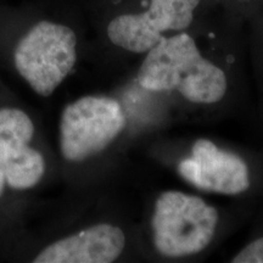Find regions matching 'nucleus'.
Wrapping results in <instances>:
<instances>
[{
	"label": "nucleus",
	"instance_id": "f257e3e1",
	"mask_svg": "<svg viewBox=\"0 0 263 263\" xmlns=\"http://www.w3.org/2000/svg\"><path fill=\"white\" fill-rule=\"evenodd\" d=\"M248 59L246 24L217 8L163 38L110 89L146 139L172 124L210 123L239 111L248 97Z\"/></svg>",
	"mask_w": 263,
	"mask_h": 263
},
{
	"label": "nucleus",
	"instance_id": "f03ea898",
	"mask_svg": "<svg viewBox=\"0 0 263 263\" xmlns=\"http://www.w3.org/2000/svg\"><path fill=\"white\" fill-rule=\"evenodd\" d=\"M115 179L81 189H67L61 201L45 211L43 221L26 227L21 257L32 263L141 262L138 241L140 210L120 193Z\"/></svg>",
	"mask_w": 263,
	"mask_h": 263
},
{
	"label": "nucleus",
	"instance_id": "7ed1b4c3",
	"mask_svg": "<svg viewBox=\"0 0 263 263\" xmlns=\"http://www.w3.org/2000/svg\"><path fill=\"white\" fill-rule=\"evenodd\" d=\"M143 140L137 120L115 91L72 99L58 122L60 180L67 189H81L117 178L128 153Z\"/></svg>",
	"mask_w": 263,
	"mask_h": 263
},
{
	"label": "nucleus",
	"instance_id": "20e7f679",
	"mask_svg": "<svg viewBox=\"0 0 263 263\" xmlns=\"http://www.w3.org/2000/svg\"><path fill=\"white\" fill-rule=\"evenodd\" d=\"M257 210L213 201L195 190L161 189L140 207L138 241L141 262L190 263L209 257Z\"/></svg>",
	"mask_w": 263,
	"mask_h": 263
},
{
	"label": "nucleus",
	"instance_id": "39448f33",
	"mask_svg": "<svg viewBox=\"0 0 263 263\" xmlns=\"http://www.w3.org/2000/svg\"><path fill=\"white\" fill-rule=\"evenodd\" d=\"M145 155L205 195L257 210L263 205V153L209 136L154 134L141 141Z\"/></svg>",
	"mask_w": 263,
	"mask_h": 263
},
{
	"label": "nucleus",
	"instance_id": "423d86ee",
	"mask_svg": "<svg viewBox=\"0 0 263 263\" xmlns=\"http://www.w3.org/2000/svg\"><path fill=\"white\" fill-rule=\"evenodd\" d=\"M55 180H60L57 151L42 124L27 107L2 94L0 229L6 238L17 233L37 205L35 195Z\"/></svg>",
	"mask_w": 263,
	"mask_h": 263
},
{
	"label": "nucleus",
	"instance_id": "0eeeda50",
	"mask_svg": "<svg viewBox=\"0 0 263 263\" xmlns=\"http://www.w3.org/2000/svg\"><path fill=\"white\" fill-rule=\"evenodd\" d=\"M217 8L212 0H94L93 54L106 70L122 73L163 38Z\"/></svg>",
	"mask_w": 263,
	"mask_h": 263
},
{
	"label": "nucleus",
	"instance_id": "6e6552de",
	"mask_svg": "<svg viewBox=\"0 0 263 263\" xmlns=\"http://www.w3.org/2000/svg\"><path fill=\"white\" fill-rule=\"evenodd\" d=\"M84 54L82 31L72 21L39 18L11 51L12 73L39 98H51L77 71Z\"/></svg>",
	"mask_w": 263,
	"mask_h": 263
},
{
	"label": "nucleus",
	"instance_id": "1a4fd4ad",
	"mask_svg": "<svg viewBox=\"0 0 263 263\" xmlns=\"http://www.w3.org/2000/svg\"><path fill=\"white\" fill-rule=\"evenodd\" d=\"M248 60L256 87V108L263 134V11L246 24Z\"/></svg>",
	"mask_w": 263,
	"mask_h": 263
},
{
	"label": "nucleus",
	"instance_id": "9d476101",
	"mask_svg": "<svg viewBox=\"0 0 263 263\" xmlns=\"http://www.w3.org/2000/svg\"><path fill=\"white\" fill-rule=\"evenodd\" d=\"M250 230L241 245L226 259L230 263H263V205L250 221Z\"/></svg>",
	"mask_w": 263,
	"mask_h": 263
},
{
	"label": "nucleus",
	"instance_id": "9b49d317",
	"mask_svg": "<svg viewBox=\"0 0 263 263\" xmlns=\"http://www.w3.org/2000/svg\"><path fill=\"white\" fill-rule=\"evenodd\" d=\"M215 4L248 24L251 18L263 11V0H212Z\"/></svg>",
	"mask_w": 263,
	"mask_h": 263
}]
</instances>
